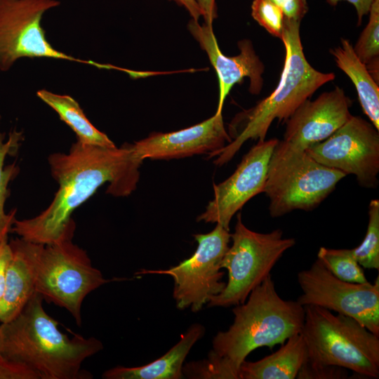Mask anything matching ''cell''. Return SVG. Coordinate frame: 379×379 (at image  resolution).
Returning <instances> with one entry per match:
<instances>
[{
  "mask_svg": "<svg viewBox=\"0 0 379 379\" xmlns=\"http://www.w3.org/2000/svg\"><path fill=\"white\" fill-rule=\"evenodd\" d=\"M232 312L233 323L214 336L207 358L219 379H239V367L251 352L283 345L300 333L305 319L304 306L297 300L282 299L271 274Z\"/></svg>",
  "mask_w": 379,
  "mask_h": 379,
  "instance_id": "2",
  "label": "cell"
},
{
  "mask_svg": "<svg viewBox=\"0 0 379 379\" xmlns=\"http://www.w3.org/2000/svg\"><path fill=\"white\" fill-rule=\"evenodd\" d=\"M369 20L353 47L358 58L378 83L379 81V0H373Z\"/></svg>",
  "mask_w": 379,
  "mask_h": 379,
  "instance_id": "23",
  "label": "cell"
},
{
  "mask_svg": "<svg viewBox=\"0 0 379 379\" xmlns=\"http://www.w3.org/2000/svg\"><path fill=\"white\" fill-rule=\"evenodd\" d=\"M36 95L72 129L80 143L109 148L116 147L104 133L89 121L78 102L71 96L55 94L46 90L39 91Z\"/></svg>",
  "mask_w": 379,
  "mask_h": 379,
  "instance_id": "21",
  "label": "cell"
},
{
  "mask_svg": "<svg viewBox=\"0 0 379 379\" xmlns=\"http://www.w3.org/2000/svg\"><path fill=\"white\" fill-rule=\"evenodd\" d=\"M317 259L337 278L351 283L363 284L368 281L363 267L354 257L351 249H333L321 247Z\"/></svg>",
  "mask_w": 379,
  "mask_h": 379,
  "instance_id": "24",
  "label": "cell"
},
{
  "mask_svg": "<svg viewBox=\"0 0 379 379\" xmlns=\"http://www.w3.org/2000/svg\"><path fill=\"white\" fill-rule=\"evenodd\" d=\"M302 294L297 301L354 318L379 336V277L373 284L343 281L317 259L298 274Z\"/></svg>",
  "mask_w": 379,
  "mask_h": 379,
  "instance_id": "10",
  "label": "cell"
},
{
  "mask_svg": "<svg viewBox=\"0 0 379 379\" xmlns=\"http://www.w3.org/2000/svg\"><path fill=\"white\" fill-rule=\"evenodd\" d=\"M232 141L222 112L192 126L170 133H152L132 144L142 159H171L208 153L213 155Z\"/></svg>",
  "mask_w": 379,
  "mask_h": 379,
  "instance_id": "14",
  "label": "cell"
},
{
  "mask_svg": "<svg viewBox=\"0 0 379 379\" xmlns=\"http://www.w3.org/2000/svg\"><path fill=\"white\" fill-rule=\"evenodd\" d=\"M283 12L286 19L300 22L308 11L307 0H270Z\"/></svg>",
  "mask_w": 379,
  "mask_h": 379,
  "instance_id": "29",
  "label": "cell"
},
{
  "mask_svg": "<svg viewBox=\"0 0 379 379\" xmlns=\"http://www.w3.org/2000/svg\"><path fill=\"white\" fill-rule=\"evenodd\" d=\"M194 237L198 246L188 259L167 270H142L136 274L171 277L176 307L179 310L190 307L197 312L226 285L222 281L224 272L220 271V264L229 248L231 234L221 225L216 224L209 233L197 234Z\"/></svg>",
  "mask_w": 379,
  "mask_h": 379,
  "instance_id": "9",
  "label": "cell"
},
{
  "mask_svg": "<svg viewBox=\"0 0 379 379\" xmlns=\"http://www.w3.org/2000/svg\"><path fill=\"white\" fill-rule=\"evenodd\" d=\"M300 24L285 18L281 39L286 56L279 82L270 95L234 117L229 127V135L234 139L213 155L218 157L213 162L216 166L230 161L246 141L265 140L274 119L286 122L317 89L335 79V74L319 72L307 60L300 40Z\"/></svg>",
  "mask_w": 379,
  "mask_h": 379,
  "instance_id": "4",
  "label": "cell"
},
{
  "mask_svg": "<svg viewBox=\"0 0 379 379\" xmlns=\"http://www.w3.org/2000/svg\"><path fill=\"white\" fill-rule=\"evenodd\" d=\"M142 161L132 144L109 148L77 141L69 153L51 154V173L59 184L55 197L37 216L15 219L11 232L25 241L44 245L72 240L75 230L71 218L74 211L106 182L109 184L107 193L112 196L131 194L139 180Z\"/></svg>",
  "mask_w": 379,
  "mask_h": 379,
  "instance_id": "1",
  "label": "cell"
},
{
  "mask_svg": "<svg viewBox=\"0 0 379 379\" xmlns=\"http://www.w3.org/2000/svg\"><path fill=\"white\" fill-rule=\"evenodd\" d=\"M205 328L194 324L182 335L180 340L156 360L138 367L118 366L105 371L104 379H180L184 378V361L193 345L201 339Z\"/></svg>",
  "mask_w": 379,
  "mask_h": 379,
  "instance_id": "18",
  "label": "cell"
},
{
  "mask_svg": "<svg viewBox=\"0 0 379 379\" xmlns=\"http://www.w3.org/2000/svg\"><path fill=\"white\" fill-rule=\"evenodd\" d=\"M253 18L270 34L281 38L285 17L281 10L270 0H253L251 4Z\"/></svg>",
  "mask_w": 379,
  "mask_h": 379,
  "instance_id": "26",
  "label": "cell"
},
{
  "mask_svg": "<svg viewBox=\"0 0 379 379\" xmlns=\"http://www.w3.org/2000/svg\"><path fill=\"white\" fill-rule=\"evenodd\" d=\"M198 4L206 25L213 26L217 18V6L215 0H195Z\"/></svg>",
  "mask_w": 379,
  "mask_h": 379,
  "instance_id": "31",
  "label": "cell"
},
{
  "mask_svg": "<svg viewBox=\"0 0 379 379\" xmlns=\"http://www.w3.org/2000/svg\"><path fill=\"white\" fill-rule=\"evenodd\" d=\"M31 250L35 292L46 302L66 309L81 326L84 298L112 280L105 279L86 252L72 240L48 245L31 242Z\"/></svg>",
  "mask_w": 379,
  "mask_h": 379,
  "instance_id": "7",
  "label": "cell"
},
{
  "mask_svg": "<svg viewBox=\"0 0 379 379\" xmlns=\"http://www.w3.org/2000/svg\"><path fill=\"white\" fill-rule=\"evenodd\" d=\"M345 176L339 170L319 164L305 149L279 140L269 162L263 190L270 201V216L313 210Z\"/></svg>",
  "mask_w": 379,
  "mask_h": 379,
  "instance_id": "6",
  "label": "cell"
},
{
  "mask_svg": "<svg viewBox=\"0 0 379 379\" xmlns=\"http://www.w3.org/2000/svg\"><path fill=\"white\" fill-rule=\"evenodd\" d=\"M273 354L257 361H244L239 379H294L307 358V347L300 333L288 338Z\"/></svg>",
  "mask_w": 379,
  "mask_h": 379,
  "instance_id": "19",
  "label": "cell"
},
{
  "mask_svg": "<svg viewBox=\"0 0 379 379\" xmlns=\"http://www.w3.org/2000/svg\"><path fill=\"white\" fill-rule=\"evenodd\" d=\"M12 253L8 240L0 241V300L4 294L6 272L12 258Z\"/></svg>",
  "mask_w": 379,
  "mask_h": 379,
  "instance_id": "30",
  "label": "cell"
},
{
  "mask_svg": "<svg viewBox=\"0 0 379 379\" xmlns=\"http://www.w3.org/2000/svg\"><path fill=\"white\" fill-rule=\"evenodd\" d=\"M1 334L0 331V355H1Z\"/></svg>",
  "mask_w": 379,
  "mask_h": 379,
  "instance_id": "34",
  "label": "cell"
},
{
  "mask_svg": "<svg viewBox=\"0 0 379 379\" xmlns=\"http://www.w3.org/2000/svg\"><path fill=\"white\" fill-rule=\"evenodd\" d=\"M22 139V133L15 129L9 133L6 140V134L0 131V241L8 240L15 220V209L6 213L4 206L8 196V184L19 171L15 163L7 166L4 163L7 156H14L17 153Z\"/></svg>",
  "mask_w": 379,
  "mask_h": 379,
  "instance_id": "22",
  "label": "cell"
},
{
  "mask_svg": "<svg viewBox=\"0 0 379 379\" xmlns=\"http://www.w3.org/2000/svg\"><path fill=\"white\" fill-rule=\"evenodd\" d=\"M187 28L208 58L215 70L219 84V99L215 112H222L227 95L232 87L240 84L245 77L250 81L249 92L258 95L262 90L265 71L264 64L256 54L253 43L249 39L238 42L239 53L235 56H226L220 50L213 26L200 25L192 19Z\"/></svg>",
  "mask_w": 379,
  "mask_h": 379,
  "instance_id": "15",
  "label": "cell"
},
{
  "mask_svg": "<svg viewBox=\"0 0 379 379\" xmlns=\"http://www.w3.org/2000/svg\"><path fill=\"white\" fill-rule=\"evenodd\" d=\"M336 65L354 84L364 113L379 131V87L366 65L355 54L350 41L340 39V44L330 50Z\"/></svg>",
  "mask_w": 379,
  "mask_h": 379,
  "instance_id": "20",
  "label": "cell"
},
{
  "mask_svg": "<svg viewBox=\"0 0 379 379\" xmlns=\"http://www.w3.org/2000/svg\"><path fill=\"white\" fill-rule=\"evenodd\" d=\"M178 5L184 7L190 15L192 19L199 21L201 13L195 0H169Z\"/></svg>",
  "mask_w": 379,
  "mask_h": 379,
  "instance_id": "33",
  "label": "cell"
},
{
  "mask_svg": "<svg viewBox=\"0 0 379 379\" xmlns=\"http://www.w3.org/2000/svg\"><path fill=\"white\" fill-rule=\"evenodd\" d=\"M232 244L220 264L228 272L224 289L212 297L208 307H227L244 303L250 293L270 274L283 254L292 248L295 240L284 238L280 229L259 233L246 227L241 214L237 216Z\"/></svg>",
  "mask_w": 379,
  "mask_h": 379,
  "instance_id": "8",
  "label": "cell"
},
{
  "mask_svg": "<svg viewBox=\"0 0 379 379\" xmlns=\"http://www.w3.org/2000/svg\"><path fill=\"white\" fill-rule=\"evenodd\" d=\"M352 104L339 86L306 100L286 121L283 140L303 149L325 140L352 117Z\"/></svg>",
  "mask_w": 379,
  "mask_h": 379,
  "instance_id": "16",
  "label": "cell"
},
{
  "mask_svg": "<svg viewBox=\"0 0 379 379\" xmlns=\"http://www.w3.org/2000/svg\"><path fill=\"white\" fill-rule=\"evenodd\" d=\"M348 375L347 369L335 366H316L305 362L300 369L298 379H343Z\"/></svg>",
  "mask_w": 379,
  "mask_h": 379,
  "instance_id": "27",
  "label": "cell"
},
{
  "mask_svg": "<svg viewBox=\"0 0 379 379\" xmlns=\"http://www.w3.org/2000/svg\"><path fill=\"white\" fill-rule=\"evenodd\" d=\"M60 2L55 0H0V69L8 70L23 57L51 58L77 61L98 67L55 49L41 26L44 13Z\"/></svg>",
  "mask_w": 379,
  "mask_h": 379,
  "instance_id": "11",
  "label": "cell"
},
{
  "mask_svg": "<svg viewBox=\"0 0 379 379\" xmlns=\"http://www.w3.org/2000/svg\"><path fill=\"white\" fill-rule=\"evenodd\" d=\"M300 334L307 352L305 362L335 366L370 378H379V336L354 318L306 305Z\"/></svg>",
  "mask_w": 379,
  "mask_h": 379,
  "instance_id": "5",
  "label": "cell"
},
{
  "mask_svg": "<svg viewBox=\"0 0 379 379\" xmlns=\"http://www.w3.org/2000/svg\"><path fill=\"white\" fill-rule=\"evenodd\" d=\"M0 379H41L29 366L0 355Z\"/></svg>",
  "mask_w": 379,
  "mask_h": 379,
  "instance_id": "28",
  "label": "cell"
},
{
  "mask_svg": "<svg viewBox=\"0 0 379 379\" xmlns=\"http://www.w3.org/2000/svg\"><path fill=\"white\" fill-rule=\"evenodd\" d=\"M278 141L277 138L258 140L233 174L213 185L214 198L197 220L220 224L230 231L234 215L251 198L263 192L269 162Z\"/></svg>",
  "mask_w": 379,
  "mask_h": 379,
  "instance_id": "13",
  "label": "cell"
},
{
  "mask_svg": "<svg viewBox=\"0 0 379 379\" xmlns=\"http://www.w3.org/2000/svg\"><path fill=\"white\" fill-rule=\"evenodd\" d=\"M305 151L319 164L354 175L367 188L378 185L379 131L371 123L353 116L325 140Z\"/></svg>",
  "mask_w": 379,
  "mask_h": 379,
  "instance_id": "12",
  "label": "cell"
},
{
  "mask_svg": "<svg viewBox=\"0 0 379 379\" xmlns=\"http://www.w3.org/2000/svg\"><path fill=\"white\" fill-rule=\"evenodd\" d=\"M9 244L13 253L0 300V321L2 323L15 318L35 292L31 242L20 238Z\"/></svg>",
  "mask_w": 379,
  "mask_h": 379,
  "instance_id": "17",
  "label": "cell"
},
{
  "mask_svg": "<svg viewBox=\"0 0 379 379\" xmlns=\"http://www.w3.org/2000/svg\"><path fill=\"white\" fill-rule=\"evenodd\" d=\"M358 263L365 269H379V200L372 199L368 206L366 235L357 247L351 249Z\"/></svg>",
  "mask_w": 379,
  "mask_h": 379,
  "instance_id": "25",
  "label": "cell"
},
{
  "mask_svg": "<svg viewBox=\"0 0 379 379\" xmlns=\"http://www.w3.org/2000/svg\"><path fill=\"white\" fill-rule=\"evenodd\" d=\"M327 2L332 5L335 6L337 4L342 0H326ZM347 1L349 3L352 4L357 13L358 16V22L357 25H359L361 22L362 18L364 15H367L369 12L373 0H344Z\"/></svg>",
  "mask_w": 379,
  "mask_h": 379,
  "instance_id": "32",
  "label": "cell"
},
{
  "mask_svg": "<svg viewBox=\"0 0 379 379\" xmlns=\"http://www.w3.org/2000/svg\"><path fill=\"white\" fill-rule=\"evenodd\" d=\"M43 300L34 292L15 318L1 324V354L29 366L41 379L91 378L81 365L103 349L102 343L94 337L69 338L46 312Z\"/></svg>",
  "mask_w": 379,
  "mask_h": 379,
  "instance_id": "3",
  "label": "cell"
}]
</instances>
